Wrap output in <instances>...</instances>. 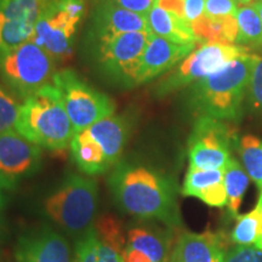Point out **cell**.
I'll use <instances>...</instances> for the list:
<instances>
[{
  "instance_id": "cell-1",
  "label": "cell",
  "mask_w": 262,
  "mask_h": 262,
  "mask_svg": "<svg viewBox=\"0 0 262 262\" xmlns=\"http://www.w3.org/2000/svg\"><path fill=\"white\" fill-rule=\"evenodd\" d=\"M108 187L120 210L140 220L181 226L175 185L157 170L142 164L118 163L108 178Z\"/></svg>"
},
{
  "instance_id": "cell-2",
  "label": "cell",
  "mask_w": 262,
  "mask_h": 262,
  "mask_svg": "<svg viewBox=\"0 0 262 262\" xmlns=\"http://www.w3.org/2000/svg\"><path fill=\"white\" fill-rule=\"evenodd\" d=\"M15 130L41 148L52 152L70 148L75 131L56 85L47 84L26 98Z\"/></svg>"
},
{
  "instance_id": "cell-3",
  "label": "cell",
  "mask_w": 262,
  "mask_h": 262,
  "mask_svg": "<svg viewBox=\"0 0 262 262\" xmlns=\"http://www.w3.org/2000/svg\"><path fill=\"white\" fill-rule=\"evenodd\" d=\"M130 134L131 123L126 117L113 114L104 118L73 136L72 159L85 175L106 173L119 163Z\"/></svg>"
},
{
  "instance_id": "cell-4",
  "label": "cell",
  "mask_w": 262,
  "mask_h": 262,
  "mask_svg": "<svg viewBox=\"0 0 262 262\" xmlns=\"http://www.w3.org/2000/svg\"><path fill=\"white\" fill-rule=\"evenodd\" d=\"M255 55L245 54L220 71L199 80L194 89L196 107L215 119H235L250 83Z\"/></svg>"
},
{
  "instance_id": "cell-5",
  "label": "cell",
  "mask_w": 262,
  "mask_h": 262,
  "mask_svg": "<svg viewBox=\"0 0 262 262\" xmlns=\"http://www.w3.org/2000/svg\"><path fill=\"white\" fill-rule=\"evenodd\" d=\"M98 186L90 176L70 173L42 202L49 220L68 234H83L95 220Z\"/></svg>"
},
{
  "instance_id": "cell-6",
  "label": "cell",
  "mask_w": 262,
  "mask_h": 262,
  "mask_svg": "<svg viewBox=\"0 0 262 262\" xmlns=\"http://www.w3.org/2000/svg\"><path fill=\"white\" fill-rule=\"evenodd\" d=\"M85 14V0H47L35 22L31 40L55 61L64 60L71 55Z\"/></svg>"
},
{
  "instance_id": "cell-7",
  "label": "cell",
  "mask_w": 262,
  "mask_h": 262,
  "mask_svg": "<svg viewBox=\"0 0 262 262\" xmlns=\"http://www.w3.org/2000/svg\"><path fill=\"white\" fill-rule=\"evenodd\" d=\"M56 74L55 60L44 49L29 40L0 57V78L15 96L25 101Z\"/></svg>"
},
{
  "instance_id": "cell-8",
  "label": "cell",
  "mask_w": 262,
  "mask_h": 262,
  "mask_svg": "<svg viewBox=\"0 0 262 262\" xmlns=\"http://www.w3.org/2000/svg\"><path fill=\"white\" fill-rule=\"evenodd\" d=\"M52 83L60 90L75 134L116 112V103L112 98L85 83L74 71L56 72Z\"/></svg>"
},
{
  "instance_id": "cell-9",
  "label": "cell",
  "mask_w": 262,
  "mask_h": 262,
  "mask_svg": "<svg viewBox=\"0 0 262 262\" xmlns=\"http://www.w3.org/2000/svg\"><path fill=\"white\" fill-rule=\"evenodd\" d=\"M248 48L238 44L225 42H204L195 48L187 57L183 58L175 71L170 72L157 85L160 96L199 81L215 72L220 71L235 58L248 54Z\"/></svg>"
},
{
  "instance_id": "cell-10",
  "label": "cell",
  "mask_w": 262,
  "mask_h": 262,
  "mask_svg": "<svg viewBox=\"0 0 262 262\" xmlns=\"http://www.w3.org/2000/svg\"><path fill=\"white\" fill-rule=\"evenodd\" d=\"M232 133L215 118L203 116L195 123L188 141L189 166L225 170L231 157Z\"/></svg>"
},
{
  "instance_id": "cell-11",
  "label": "cell",
  "mask_w": 262,
  "mask_h": 262,
  "mask_svg": "<svg viewBox=\"0 0 262 262\" xmlns=\"http://www.w3.org/2000/svg\"><path fill=\"white\" fill-rule=\"evenodd\" d=\"M149 37L150 31L130 32L97 42V60L101 67L106 73L119 77L123 83L129 85Z\"/></svg>"
},
{
  "instance_id": "cell-12",
  "label": "cell",
  "mask_w": 262,
  "mask_h": 262,
  "mask_svg": "<svg viewBox=\"0 0 262 262\" xmlns=\"http://www.w3.org/2000/svg\"><path fill=\"white\" fill-rule=\"evenodd\" d=\"M42 148L22 136L18 131L0 134V172L10 188L19 180L34 175L41 166Z\"/></svg>"
},
{
  "instance_id": "cell-13",
  "label": "cell",
  "mask_w": 262,
  "mask_h": 262,
  "mask_svg": "<svg viewBox=\"0 0 262 262\" xmlns=\"http://www.w3.org/2000/svg\"><path fill=\"white\" fill-rule=\"evenodd\" d=\"M14 255L16 262H73L67 239L49 225H40L19 235Z\"/></svg>"
},
{
  "instance_id": "cell-14",
  "label": "cell",
  "mask_w": 262,
  "mask_h": 262,
  "mask_svg": "<svg viewBox=\"0 0 262 262\" xmlns=\"http://www.w3.org/2000/svg\"><path fill=\"white\" fill-rule=\"evenodd\" d=\"M195 45H180L150 33L147 45L139 64L131 75L129 85L145 84L158 75L171 71L179 62L194 50Z\"/></svg>"
},
{
  "instance_id": "cell-15",
  "label": "cell",
  "mask_w": 262,
  "mask_h": 262,
  "mask_svg": "<svg viewBox=\"0 0 262 262\" xmlns=\"http://www.w3.org/2000/svg\"><path fill=\"white\" fill-rule=\"evenodd\" d=\"M225 235L214 232H183L176 239L170 262H225L227 253Z\"/></svg>"
},
{
  "instance_id": "cell-16",
  "label": "cell",
  "mask_w": 262,
  "mask_h": 262,
  "mask_svg": "<svg viewBox=\"0 0 262 262\" xmlns=\"http://www.w3.org/2000/svg\"><path fill=\"white\" fill-rule=\"evenodd\" d=\"M149 31L146 16L117 5L112 0H102L94 15V38L96 42L130 32Z\"/></svg>"
},
{
  "instance_id": "cell-17",
  "label": "cell",
  "mask_w": 262,
  "mask_h": 262,
  "mask_svg": "<svg viewBox=\"0 0 262 262\" xmlns=\"http://www.w3.org/2000/svg\"><path fill=\"white\" fill-rule=\"evenodd\" d=\"M35 22L19 0H0V57L31 40Z\"/></svg>"
},
{
  "instance_id": "cell-18",
  "label": "cell",
  "mask_w": 262,
  "mask_h": 262,
  "mask_svg": "<svg viewBox=\"0 0 262 262\" xmlns=\"http://www.w3.org/2000/svg\"><path fill=\"white\" fill-rule=\"evenodd\" d=\"M181 192L183 195L194 196L214 208L227 205L225 170H204L189 166Z\"/></svg>"
},
{
  "instance_id": "cell-19",
  "label": "cell",
  "mask_w": 262,
  "mask_h": 262,
  "mask_svg": "<svg viewBox=\"0 0 262 262\" xmlns=\"http://www.w3.org/2000/svg\"><path fill=\"white\" fill-rule=\"evenodd\" d=\"M125 249L145 255L152 262H169L171 239L166 232L157 227L135 226L127 231Z\"/></svg>"
},
{
  "instance_id": "cell-20",
  "label": "cell",
  "mask_w": 262,
  "mask_h": 262,
  "mask_svg": "<svg viewBox=\"0 0 262 262\" xmlns=\"http://www.w3.org/2000/svg\"><path fill=\"white\" fill-rule=\"evenodd\" d=\"M150 33L180 45H196L198 38L189 22L179 15L155 5L146 15Z\"/></svg>"
},
{
  "instance_id": "cell-21",
  "label": "cell",
  "mask_w": 262,
  "mask_h": 262,
  "mask_svg": "<svg viewBox=\"0 0 262 262\" xmlns=\"http://www.w3.org/2000/svg\"><path fill=\"white\" fill-rule=\"evenodd\" d=\"M191 26L198 38L199 44H204V42L237 44L238 41L239 32L237 16L210 17V16L203 15Z\"/></svg>"
},
{
  "instance_id": "cell-22",
  "label": "cell",
  "mask_w": 262,
  "mask_h": 262,
  "mask_svg": "<svg viewBox=\"0 0 262 262\" xmlns=\"http://www.w3.org/2000/svg\"><path fill=\"white\" fill-rule=\"evenodd\" d=\"M249 186V175L232 157L228 165L225 169V187L227 193V208L233 217H238L243 196Z\"/></svg>"
},
{
  "instance_id": "cell-23",
  "label": "cell",
  "mask_w": 262,
  "mask_h": 262,
  "mask_svg": "<svg viewBox=\"0 0 262 262\" xmlns=\"http://www.w3.org/2000/svg\"><path fill=\"white\" fill-rule=\"evenodd\" d=\"M239 44L258 47L262 45V19L256 6L239 5L237 11Z\"/></svg>"
},
{
  "instance_id": "cell-24",
  "label": "cell",
  "mask_w": 262,
  "mask_h": 262,
  "mask_svg": "<svg viewBox=\"0 0 262 262\" xmlns=\"http://www.w3.org/2000/svg\"><path fill=\"white\" fill-rule=\"evenodd\" d=\"M73 262H122L114 255L102 251L98 247V237L94 226L84 232L75 244Z\"/></svg>"
},
{
  "instance_id": "cell-25",
  "label": "cell",
  "mask_w": 262,
  "mask_h": 262,
  "mask_svg": "<svg viewBox=\"0 0 262 262\" xmlns=\"http://www.w3.org/2000/svg\"><path fill=\"white\" fill-rule=\"evenodd\" d=\"M241 156L247 173L262 188V141L253 135L241 140Z\"/></svg>"
},
{
  "instance_id": "cell-26",
  "label": "cell",
  "mask_w": 262,
  "mask_h": 262,
  "mask_svg": "<svg viewBox=\"0 0 262 262\" xmlns=\"http://www.w3.org/2000/svg\"><path fill=\"white\" fill-rule=\"evenodd\" d=\"M97 237L104 243H108L120 251H124L126 238L123 233V226L112 215H103L98 217L93 225Z\"/></svg>"
},
{
  "instance_id": "cell-27",
  "label": "cell",
  "mask_w": 262,
  "mask_h": 262,
  "mask_svg": "<svg viewBox=\"0 0 262 262\" xmlns=\"http://www.w3.org/2000/svg\"><path fill=\"white\" fill-rule=\"evenodd\" d=\"M233 231L231 233V241L242 247H250L255 244L258 234V217L256 210H253L243 216H238Z\"/></svg>"
},
{
  "instance_id": "cell-28",
  "label": "cell",
  "mask_w": 262,
  "mask_h": 262,
  "mask_svg": "<svg viewBox=\"0 0 262 262\" xmlns=\"http://www.w3.org/2000/svg\"><path fill=\"white\" fill-rule=\"evenodd\" d=\"M19 107L21 103L15 95L8 88L0 85V134L15 129Z\"/></svg>"
},
{
  "instance_id": "cell-29",
  "label": "cell",
  "mask_w": 262,
  "mask_h": 262,
  "mask_svg": "<svg viewBox=\"0 0 262 262\" xmlns=\"http://www.w3.org/2000/svg\"><path fill=\"white\" fill-rule=\"evenodd\" d=\"M238 8V0H205L204 15L210 17L237 16Z\"/></svg>"
},
{
  "instance_id": "cell-30",
  "label": "cell",
  "mask_w": 262,
  "mask_h": 262,
  "mask_svg": "<svg viewBox=\"0 0 262 262\" xmlns=\"http://www.w3.org/2000/svg\"><path fill=\"white\" fill-rule=\"evenodd\" d=\"M249 90H250V98L254 107L262 110V57L256 55H255L253 70H251Z\"/></svg>"
},
{
  "instance_id": "cell-31",
  "label": "cell",
  "mask_w": 262,
  "mask_h": 262,
  "mask_svg": "<svg viewBox=\"0 0 262 262\" xmlns=\"http://www.w3.org/2000/svg\"><path fill=\"white\" fill-rule=\"evenodd\" d=\"M225 262H262V250L238 245L228 251Z\"/></svg>"
},
{
  "instance_id": "cell-32",
  "label": "cell",
  "mask_w": 262,
  "mask_h": 262,
  "mask_svg": "<svg viewBox=\"0 0 262 262\" xmlns=\"http://www.w3.org/2000/svg\"><path fill=\"white\" fill-rule=\"evenodd\" d=\"M205 12V0H183L182 17L189 24L199 19Z\"/></svg>"
},
{
  "instance_id": "cell-33",
  "label": "cell",
  "mask_w": 262,
  "mask_h": 262,
  "mask_svg": "<svg viewBox=\"0 0 262 262\" xmlns=\"http://www.w3.org/2000/svg\"><path fill=\"white\" fill-rule=\"evenodd\" d=\"M112 2L124 9L143 16L148 14L149 10L155 6V0H112Z\"/></svg>"
},
{
  "instance_id": "cell-34",
  "label": "cell",
  "mask_w": 262,
  "mask_h": 262,
  "mask_svg": "<svg viewBox=\"0 0 262 262\" xmlns=\"http://www.w3.org/2000/svg\"><path fill=\"white\" fill-rule=\"evenodd\" d=\"M239 5H254L258 3V0H238Z\"/></svg>"
},
{
  "instance_id": "cell-35",
  "label": "cell",
  "mask_w": 262,
  "mask_h": 262,
  "mask_svg": "<svg viewBox=\"0 0 262 262\" xmlns=\"http://www.w3.org/2000/svg\"><path fill=\"white\" fill-rule=\"evenodd\" d=\"M3 189H5L3 187V185L0 183V209H3V206L5 204V198H4V194H3Z\"/></svg>"
},
{
  "instance_id": "cell-36",
  "label": "cell",
  "mask_w": 262,
  "mask_h": 262,
  "mask_svg": "<svg viewBox=\"0 0 262 262\" xmlns=\"http://www.w3.org/2000/svg\"><path fill=\"white\" fill-rule=\"evenodd\" d=\"M0 183H2V185H3V187H4L5 189H11V188H10L9 183L6 182V180L4 179V176L2 175V172H0Z\"/></svg>"
},
{
  "instance_id": "cell-37",
  "label": "cell",
  "mask_w": 262,
  "mask_h": 262,
  "mask_svg": "<svg viewBox=\"0 0 262 262\" xmlns=\"http://www.w3.org/2000/svg\"><path fill=\"white\" fill-rule=\"evenodd\" d=\"M255 6H256V9H257L258 14H260V16H261V19H262V2H258V3H256V4H255Z\"/></svg>"
},
{
  "instance_id": "cell-38",
  "label": "cell",
  "mask_w": 262,
  "mask_h": 262,
  "mask_svg": "<svg viewBox=\"0 0 262 262\" xmlns=\"http://www.w3.org/2000/svg\"><path fill=\"white\" fill-rule=\"evenodd\" d=\"M255 248H257V249H261L262 250V238H260V239H257L256 242H255Z\"/></svg>"
},
{
  "instance_id": "cell-39",
  "label": "cell",
  "mask_w": 262,
  "mask_h": 262,
  "mask_svg": "<svg viewBox=\"0 0 262 262\" xmlns=\"http://www.w3.org/2000/svg\"><path fill=\"white\" fill-rule=\"evenodd\" d=\"M0 245H2V239H0Z\"/></svg>"
},
{
  "instance_id": "cell-40",
  "label": "cell",
  "mask_w": 262,
  "mask_h": 262,
  "mask_svg": "<svg viewBox=\"0 0 262 262\" xmlns=\"http://www.w3.org/2000/svg\"><path fill=\"white\" fill-rule=\"evenodd\" d=\"M258 2H262V0H258Z\"/></svg>"
},
{
  "instance_id": "cell-41",
  "label": "cell",
  "mask_w": 262,
  "mask_h": 262,
  "mask_svg": "<svg viewBox=\"0 0 262 262\" xmlns=\"http://www.w3.org/2000/svg\"><path fill=\"white\" fill-rule=\"evenodd\" d=\"M155 2H156V0H155Z\"/></svg>"
},
{
  "instance_id": "cell-42",
  "label": "cell",
  "mask_w": 262,
  "mask_h": 262,
  "mask_svg": "<svg viewBox=\"0 0 262 262\" xmlns=\"http://www.w3.org/2000/svg\"><path fill=\"white\" fill-rule=\"evenodd\" d=\"M169 262H170V261H169Z\"/></svg>"
}]
</instances>
